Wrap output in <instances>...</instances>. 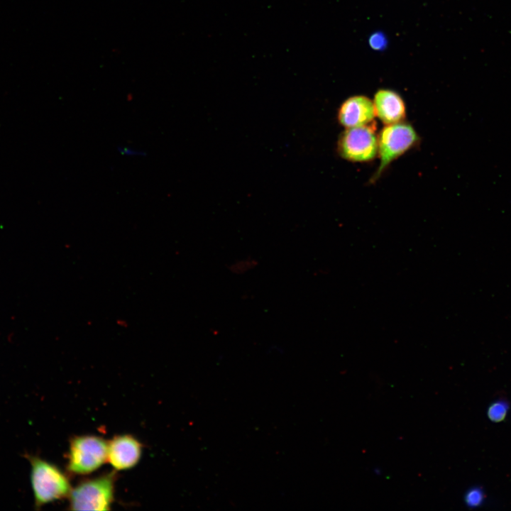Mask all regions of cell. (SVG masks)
<instances>
[{
  "instance_id": "cell-11",
  "label": "cell",
  "mask_w": 511,
  "mask_h": 511,
  "mask_svg": "<svg viewBox=\"0 0 511 511\" xmlns=\"http://www.w3.org/2000/svg\"><path fill=\"white\" fill-rule=\"evenodd\" d=\"M368 44L373 50H384L388 45L386 35L381 31L372 33L368 38Z\"/></svg>"
},
{
  "instance_id": "cell-12",
  "label": "cell",
  "mask_w": 511,
  "mask_h": 511,
  "mask_svg": "<svg viewBox=\"0 0 511 511\" xmlns=\"http://www.w3.org/2000/svg\"><path fill=\"white\" fill-rule=\"evenodd\" d=\"M118 152L120 155L123 156L133 157V156H144L146 155L145 152L138 150H135L133 148L127 146H119L117 148Z\"/></svg>"
},
{
  "instance_id": "cell-9",
  "label": "cell",
  "mask_w": 511,
  "mask_h": 511,
  "mask_svg": "<svg viewBox=\"0 0 511 511\" xmlns=\"http://www.w3.org/2000/svg\"><path fill=\"white\" fill-rule=\"evenodd\" d=\"M509 410V404L505 400H498L493 402L488 408V419L495 423L503 421Z\"/></svg>"
},
{
  "instance_id": "cell-7",
  "label": "cell",
  "mask_w": 511,
  "mask_h": 511,
  "mask_svg": "<svg viewBox=\"0 0 511 511\" xmlns=\"http://www.w3.org/2000/svg\"><path fill=\"white\" fill-rule=\"evenodd\" d=\"M141 452L142 444L135 437L118 435L108 442L107 461L115 470L129 469L137 464Z\"/></svg>"
},
{
  "instance_id": "cell-3",
  "label": "cell",
  "mask_w": 511,
  "mask_h": 511,
  "mask_svg": "<svg viewBox=\"0 0 511 511\" xmlns=\"http://www.w3.org/2000/svg\"><path fill=\"white\" fill-rule=\"evenodd\" d=\"M116 473L111 472L79 483L68 496L72 510H108L114 500Z\"/></svg>"
},
{
  "instance_id": "cell-1",
  "label": "cell",
  "mask_w": 511,
  "mask_h": 511,
  "mask_svg": "<svg viewBox=\"0 0 511 511\" xmlns=\"http://www.w3.org/2000/svg\"><path fill=\"white\" fill-rule=\"evenodd\" d=\"M28 459L31 466V482L36 507L69 496L72 490L70 483L57 466L37 456H28Z\"/></svg>"
},
{
  "instance_id": "cell-6",
  "label": "cell",
  "mask_w": 511,
  "mask_h": 511,
  "mask_svg": "<svg viewBox=\"0 0 511 511\" xmlns=\"http://www.w3.org/2000/svg\"><path fill=\"white\" fill-rule=\"evenodd\" d=\"M375 116L373 100L361 94L345 99L337 111L338 122L345 128L372 124Z\"/></svg>"
},
{
  "instance_id": "cell-5",
  "label": "cell",
  "mask_w": 511,
  "mask_h": 511,
  "mask_svg": "<svg viewBox=\"0 0 511 511\" xmlns=\"http://www.w3.org/2000/svg\"><path fill=\"white\" fill-rule=\"evenodd\" d=\"M336 150L340 157L351 162L373 160L378 150L375 126L372 123L346 128L338 139Z\"/></svg>"
},
{
  "instance_id": "cell-8",
  "label": "cell",
  "mask_w": 511,
  "mask_h": 511,
  "mask_svg": "<svg viewBox=\"0 0 511 511\" xmlns=\"http://www.w3.org/2000/svg\"><path fill=\"white\" fill-rule=\"evenodd\" d=\"M373 103L375 116L385 125L405 121L406 104L402 96L395 90L387 88L378 89Z\"/></svg>"
},
{
  "instance_id": "cell-10",
  "label": "cell",
  "mask_w": 511,
  "mask_h": 511,
  "mask_svg": "<svg viewBox=\"0 0 511 511\" xmlns=\"http://www.w3.org/2000/svg\"><path fill=\"white\" fill-rule=\"evenodd\" d=\"M484 500V493L479 488H473L465 495V502L470 507H476L480 505Z\"/></svg>"
},
{
  "instance_id": "cell-2",
  "label": "cell",
  "mask_w": 511,
  "mask_h": 511,
  "mask_svg": "<svg viewBox=\"0 0 511 511\" xmlns=\"http://www.w3.org/2000/svg\"><path fill=\"white\" fill-rule=\"evenodd\" d=\"M379 165L370 182H375L394 160L419 142V136L405 121L385 125L378 135Z\"/></svg>"
},
{
  "instance_id": "cell-4",
  "label": "cell",
  "mask_w": 511,
  "mask_h": 511,
  "mask_svg": "<svg viewBox=\"0 0 511 511\" xmlns=\"http://www.w3.org/2000/svg\"><path fill=\"white\" fill-rule=\"evenodd\" d=\"M108 442L100 436L83 435L70 442L67 468L75 474H88L107 461Z\"/></svg>"
}]
</instances>
